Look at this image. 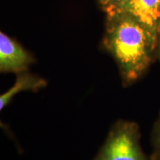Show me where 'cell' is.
<instances>
[{"label":"cell","mask_w":160,"mask_h":160,"mask_svg":"<svg viewBox=\"0 0 160 160\" xmlns=\"http://www.w3.org/2000/svg\"><path fill=\"white\" fill-rule=\"evenodd\" d=\"M156 59H157L160 63V19L158 23L157 28V50H156Z\"/></svg>","instance_id":"cell-8"},{"label":"cell","mask_w":160,"mask_h":160,"mask_svg":"<svg viewBox=\"0 0 160 160\" xmlns=\"http://www.w3.org/2000/svg\"><path fill=\"white\" fill-rule=\"evenodd\" d=\"M13 85L0 96V111L9 105L16 96L22 92H39L48 85L45 78L29 71L17 73Z\"/></svg>","instance_id":"cell-4"},{"label":"cell","mask_w":160,"mask_h":160,"mask_svg":"<svg viewBox=\"0 0 160 160\" xmlns=\"http://www.w3.org/2000/svg\"><path fill=\"white\" fill-rule=\"evenodd\" d=\"M157 33L160 19V0H130L125 10Z\"/></svg>","instance_id":"cell-5"},{"label":"cell","mask_w":160,"mask_h":160,"mask_svg":"<svg viewBox=\"0 0 160 160\" xmlns=\"http://www.w3.org/2000/svg\"><path fill=\"white\" fill-rule=\"evenodd\" d=\"M34 57L15 39L0 33V72L17 73L27 71L35 62Z\"/></svg>","instance_id":"cell-3"},{"label":"cell","mask_w":160,"mask_h":160,"mask_svg":"<svg viewBox=\"0 0 160 160\" xmlns=\"http://www.w3.org/2000/svg\"><path fill=\"white\" fill-rule=\"evenodd\" d=\"M157 33L126 12L106 15L103 48L114 59L125 88L146 75L156 59Z\"/></svg>","instance_id":"cell-1"},{"label":"cell","mask_w":160,"mask_h":160,"mask_svg":"<svg viewBox=\"0 0 160 160\" xmlns=\"http://www.w3.org/2000/svg\"><path fill=\"white\" fill-rule=\"evenodd\" d=\"M106 15L124 12L130 0H98Z\"/></svg>","instance_id":"cell-7"},{"label":"cell","mask_w":160,"mask_h":160,"mask_svg":"<svg viewBox=\"0 0 160 160\" xmlns=\"http://www.w3.org/2000/svg\"><path fill=\"white\" fill-rule=\"evenodd\" d=\"M137 122L119 119L111 125L103 145L93 160H151L141 145Z\"/></svg>","instance_id":"cell-2"},{"label":"cell","mask_w":160,"mask_h":160,"mask_svg":"<svg viewBox=\"0 0 160 160\" xmlns=\"http://www.w3.org/2000/svg\"><path fill=\"white\" fill-rule=\"evenodd\" d=\"M152 153L150 156L151 160H160V111L156 119L151 135Z\"/></svg>","instance_id":"cell-6"}]
</instances>
